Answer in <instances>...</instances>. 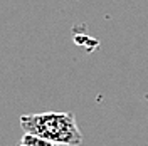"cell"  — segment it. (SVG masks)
I'll return each mask as SVG.
<instances>
[{"label":"cell","instance_id":"1","mask_svg":"<svg viewBox=\"0 0 148 146\" xmlns=\"http://www.w3.org/2000/svg\"><path fill=\"white\" fill-rule=\"evenodd\" d=\"M20 128L24 133L46 138L49 141L66 146L83 143V133L73 113H34L20 116Z\"/></svg>","mask_w":148,"mask_h":146},{"label":"cell","instance_id":"2","mask_svg":"<svg viewBox=\"0 0 148 146\" xmlns=\"http://www.w3.org/2000/svg\"><path fill=\"white\" fill-rule=\"evenodd\" d=\"M17 146H66L61 145V143H54V141H49L46 138L36 136V134H29V133H24V136L20 138Z\"/></svg>","mask_w":148,"mask_h":146}]
</instances>
